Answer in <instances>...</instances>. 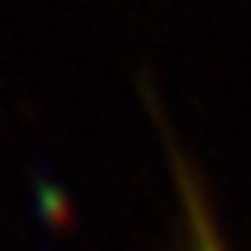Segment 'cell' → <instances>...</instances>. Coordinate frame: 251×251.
Segmentation results:
<instances>
[{
  "instance_id": "cell-1",
  "label": "cell",
  "mask_w": 251,
  "mask_h": 251,
  "mask_svg": "<svg viewBox=\"0 0 251 251\" xmlns=\"http://www.w3.org/2000/svg\"><path fill=\"white\" fill-rule=\"evenodd\" d=\"M169 161L176 188V251H232L199 169L176 150L169 154Z\"/></svg>"
}]
</instances>
